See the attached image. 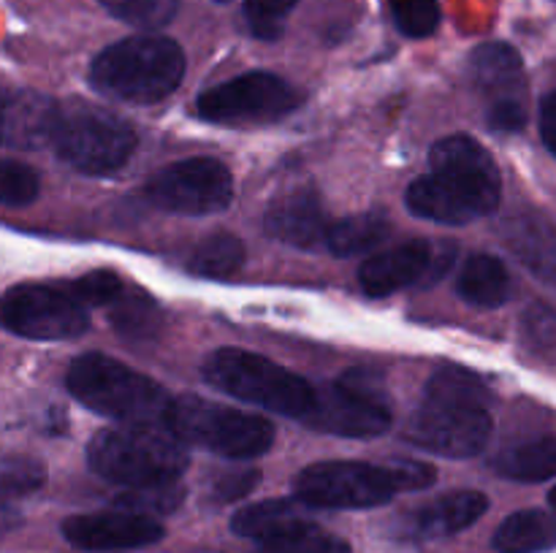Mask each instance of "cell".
Wrapping results in <instances>:
<instances>
[{
    "label": "cell",
    "mask_w": 556,
    "mask_h": 553,
    "mask_svg": "<svg viewBox=\"0 0 556 553\" xmlns=\"http://www.w3.org/2000/svg\"><path fill=\"white\" fill-rule=\"evenodd\" d=\"M521 334L532 347H556V309L548 304H532L521 318Z\"/></svg>",
    "instance_id": "cell-36"
},
{
    "label": "cell",
    "mask_w": 556,
    "mask_h": 553,
    "mask_svg": "<svg viewBox=\"0 0 556 553\" xmlns=\"http://www.w3.org/2000/svg\"><path fill=\"white\" fill-rule=\"evenodd\" d=\"M261 480V472L258 470H242V472H228L217 480L215 491L220 502H231V499L244 497V493L253 491Z\"/></svg>",
    "instance_id": "cell-38"
},
{
    "label": "cell",
    "mask_w": 556,
    "mask_h": 553,
    "mask_svg": "<svg viewBox=\"0 0 556 553\" xmlns=\"http://www.w3.org/2000/svg\"><path fill=\"white\" fill-rule=\"evenodd\" d=\"M500 553H541L556 545V518L543 510H519L494 531Z\"/></svg>",
    "instance_id": "cell-21"
},
{
    "label": "cell",
    "mask_w": 556,
    "mask_h": 553,
    "mask_svg": "<svg viewBox=\"0 0 556 553\" xmlns=\"http://www.w3.org/2000/svg\"><path fill=\"white\" fill-rule=\"evenodd\" d=\"M456 291H459V296L465 301L476 304V307L494 309L508 301L514 285H510L508 269H505V263L497 255L478 253L459 271Z\"/></svg>",
    "instance_id": "cell-20"
},
{
    "label": "cell",
    "mask_w": 556,
    "mask_h": 553,
    "mask_svg": "<svg viewBox=\"0 0 556 553\" xmlns=\"http://www.w3.org/2000/svg\"><path fill=\"white\" fill-rule=\"evenodd\" d=\"M244 244L233 233H212L190 255V271L201 276H231L242 269Z\"/></svg>",
    "instance_id": "cell-27"
},
{
    "label": "cell",
    "mask_w": 556,
    "mask_h": 553,
    "mask_svg": "<svg viewBox=\"0 0 556 553\" xmlns=\"http://www.w3.org/2000/svg\"><path fill=\"white\" fill-rule=\"evenodd\" d=\"M434 470L421 461H318L293 480V493L304 507L369 510L391 502L402 491H421L434 483Z\"/></svg>",
    "instance_id": "cell-2"
},
{
    "label": "cell",
    "mask_w": 556,
    "mask_h": 553,
    "mask_svg": "<svg viewBox=\"0 0 556 553\" xmlns=\"http://www.w3.org/2000/svg\"><path fill=\"white\" fill-rule=\"evenodd\" d=\"M407 439L413 445L448 459H470L486 448L492 437V417L481 407L443 404L427 401L413 412L407 423Z\"/></svg>",
    "instance_id": "cell-13"
},
{
    "label": "cell",
    "mask_w": 556,
    "mask_h": 553,
    "mask_svg": "<svg viewBox=\"0 0 556 553\" xmlns=\"http://www.w3.org/2000/svg\"><path fill=\"white\" fill-rule=\"evenodd\" d=\"M112 323L128 339H147V336H155V331L161 329V312H157V304L152 301L144 293H119L112 304Z\"/></svg>",
    "instance_id": "cell-28"
},
{
    "label": "cell",
    "mask_w": 556,
    "mask_h": 553,
    "mask_svg": "<svg viewBox=\"0 0 556 553\" xmlns=\"http://www.w3.org/2000/svg\"><path fill=\"white\" fill-rule=\"evenodd\" d=\"M302 507L304 504L299 499H266V502L248 504L231 518V531L239 537H248V540L264 542L302 520Z\"/></svg>",
    "instance_id": "cell-23"
},
{
    "label": "cell",
    "mask_w": 556,
    "mask_h": 553,
    "mask_svg": "<svg viewBox=\"0 0 556 553\" xmlns=\"http://www.w3.org/2000/svg\"><path fill=\"white\" fill-rule=\"evenodd\" d=\"M163 426L179 442L212 450L226 459H255L275 445V426L266 417L193 394L172 399Z\"/></svg>",
    "instance_id": "cell-8"
},
{
    "label": "cell",
    "mask_w": 556,
    "mask_h": 553,
    "mask_svg": "<svg viewBox=\"0 0 556 553\" xmlns=\"http://www.w3.org/2000/svg\"><path fill=\"white\" fill-rule=\"evenodd\" d=\"M87 464L98 477L125 488H152L177 483L190 459L163 423L103 428L87 445Z\"/></svg>",
    "instance_id": "cell-3"
},
{
    "label": "cell",
    "mask_w": 556,
    "mask_h": 553,
    "mask_svg": "<svg viewBox=\"0 0 556 553\" xmlns=\"http://www.w3.org/2000/svg\"><path fill=\"white\" fill-rule=\"evenodd\" d=\"M548 502H552V507L556 510V488H554V491H552V493H548Z\"/></svg>",
    "instance_id": "cell-42"
},
{
    "label": "cell",
    "mask_w": 556,
    "mask_h": 553,
    "mask_svg": "<svg viewBox=\"0 0 556 553\" xmlns=\"http://www.w3.org/2000/svg\"><path fill=\"white\" fill-rule=\"evenodd\" d=\"M510 249L541 280L556 285V228L541 215H521L508 222Z\"/></svg>",
    "instance_id": "cell-19"
},
{
    "label": "cell",
    "mask_w": 556,
    "mask_h": 553,
    "mask_svg": "<svg viewBox=\"0 0 556 553\" xmlns=\"http://www.w3.org/2000/svg\"><path fill=\"white\" fill-rule=\"evenodd\" d=\"M20 524H22V515L16 513L14 507H9V504H0V537L14 531Z\"/></svg>",
    "instance_id": "cell-40"
},
{
    "label": "cell",
    "mask_w": 556,
    "mask_h": 553,
    "mask_svg": "<svg viewBox=\"0 0 556 553\" xmlns=\"http://www.w3.org/2000/svg\"><path fill=\"white\" fill-rule=\"evenodd\" d=\"M161 520L134 510H106V513L71 515L63 520V537L79 551L119 553L152 545L163 540Z\"/></svg>",
    "instance_id": "cell-14"
},
{
    "label": "cell",
    "mask_w": 556,
    "mask_h": 553,
    "mask_svg": "<svg viewBox=\"0 0 556 553\" xmlns=\"http://www.w3.org/2000/svg\"><path fill=\"white\" fill-rule=\"evenodd\" d=\"M47 141L65 163L92 177L114 173L136 150L134 128L109 108L87 101L52 106Z\"/></svg>",
    "instance_id": "cell-6"
},
{
    "label": "cell",
    "mask_w": 556,
    "mask_h": 553,
    "mask_svg": "<svg viewBox=\"0 0 556 553\" xmlns=\"http://www.w3.org/2000/svg\"><path fill=\"white\" fill-rule=\"evenodd\" d=\"M389 231L391 222L383 211H362V215L345 217L326 228L324 242L340 258H353V255H364L386 242Z\"/></svg>",
    "instance_id": "cell-24"
},
{
    "label": "cell",
    "mask_w": 556,
    "mask_h": 553,
    "mask_svg": "<svg viewBox=\"0 0 556 553\" xmlns=\"http://www.w3.org/2000/svg\"><path fill=\"white\" fill-rule=\"evenodd\" d=\"M472 79L478 90L486 92L489 103L521 101L525 90V65L519 52L508 43H481L470 57Z\"/></svg>",
    "instance_id": "cell-18"
},
{
    "label": "cell",
    "mask_w": 556,
    "mask_h": 553,
    "mask_svg": "<svg viewBox=\"0 0 556 553\" xmlns=\"http://www.w3.org/2000/svg\"><path fill=\"white\" fill-rule=\"evenodd\" d=\"M299 0H248V22L258 38H277L282 33V20L291 14V9Z\"/></svg>",
    "instance_id": "cell-35"
},
{
    "label": "cell",
    "mask_w": 556,
    "mask_h": 553,
    "mask_svg": "<svg viewBox=\"0 0 556 553\" xmlns=\"http://www.w3.org/2000/svg\"><path fill=\"white\" fill-rule=\"evenodd\" d=\"M541 133L548 150L556 155V92H552L541 106Z\"/></svg>",
    "instance_id": "cell-39"
},
{
    "label": "cell",
    "mask_w": 556,
    "mask_h": 553,
    "mask_svg": "<svg viewBox=\"0 0 556 553\" xmlns=\"http://www.w3.org/2000/svg\"><path fill=\"white\" fill-rule=\"evenodd\" d=\"M304 423L337 437L369 439L389 432L391 401L372 374L351 369L320 394L315 390V404Z\"/></svg>",
    "instance_id": "cell-9"
},
{
    "label": "cell",
    "mask_w": 556,
    "mask_h": 553,
    "mask_svg": "<svg viewBox=\"0 0 556 553\" xmlns=\"http://www.w3.org/2000/svg\"><path fill=\"white\" fill-rule=\"evenodd\" d=\"M3 123H5V108L0 106V141H3Z\"/></svg>",
    "instance_id": "cell-41"
},
{
    "label": "cell",
    "mask_w": 556,
    "mask_h": 553,
    "mask_svg": "<svg viewBox=\"0 0 556 553\" xmlns=\"http://www.w3.org/2000/svg\"><path fill=\"white\" fill-rule=\"evenodd\" d=\"M65 385L76 401L125 426L163 423L172 404V396L161 388V383L103 352H85L74 358L65 374Z\"/></svg>",
    "instance_id": "cell-5"
},
{
    "label": "cell",
    "mask_w": 556,
    "mask_h": 553,
    "mask_svg": "<svg viewBox=\"0 0 556 553\" xmlns=\"http://www.w3.org/2000/svg\"><path fill=\"white\" fill-rule=\"evenodd\" d=\"M41 190V179L27 163L0 160V204L20 209L33 204Z\"/></svg>",
    "instance_id": "cell-31"
},
{
    "label": "cell",
    "mask_w": 556,
    "mask_h": 553,
    "mask_svg": "<svg viewBox=\"0 0 556 553\" xmlns=\"http://www.w3.org/2000/svg\"><path fill=\"white\" fill-rule=\"evenodd\" d=\"M47 480L43 464L27 455H3L0 459V499L25 497Z\"/></svg>",
    "instance_id": "cell-30"
},
{
    "label": "cell",
    "mask_w": 556,
    "mask_h": 553,
    "mask_svg": "<svg viewBox=\"0 0 556 553\" xmlns=\"http://www.w3.org/2000/svg\"><path fill=\"white\" fill-rule=\"evenodd\" d=\"M434 260V249L429 242H407L394 249L372 255L358 269V285L367 296L383 298L402 287L413 285L429 271Z\"/></svg>",
    "instance_id": "cell-17"
},
{
    "label": "cell",
    "mask_w": 556,
    "mask_h": 553,
    "mask_svg": "<svg viewBox=\"0 0 556 553\" xmlns=\"http://www.w3.org/2000/svg\"><path fill=\"white\" fill-rule=\"evenodd\" d=\"M503 179L494 157L472 136L454 133L429 152V173L407 188L413 215L440 226H465L500 206Z\"/></svg>",
    "instance_id": "cell-1"
},
{
    "label": "cell",
    "mask_w": 556,
    "mask_h": 553,
    "mask_svg": "<svg viewBox=\"0 0 556 553\" xmlns=\"http://www.w3.org/2000/svg\"><path fill=\"white\" fill-rule=\"evenodd\" d=\"M204 380L233 399L296 421H304L315 404V388L307 380L258 352L237 347L212 352L204 363Z\"/></svg>",
    "instance_id": "cell-7"
},
{
    "label": "cell",
    "mask_w": 556,
    "mask_h": 553,
    "mask_svg": "<svg viewBox=\"0 0 556 553\" xmlns=\"http://www.w3.org/2000/svg\"><path fill=\"white\" fill-rule=\"evenodd\" d=\"M0 325L25 339L60 342L85 334L90 320L65 287L22 282L0 296Z\"/></svg>",
    "instance_id": "cell-11"
},
{
    "label": "cell",
    "mask_w": 556,
    "mask_h": 553,
    "mask_svg": "<svg viewBox=\"0 0 556 553\" xmlns=\"http://www.w3.org/2000/svg\"><path fill=\"white\" fill-rule=\"evenodd\" d=\"M258 553H351V545L309 518H302L280 535L258 542Z\"/></svg>",
    "instance_id": "cell-26"
},
{
    "label": "cell",
    "mask_w": 556,
    "mask_h": 553,
    "mask_svg": "<svg viewBox=\"0 0 556 553\" xmlns=\"http://www.w3.org/2000/svg\"><path fill=\"white\" fill-rule=\"evenodd\" d=\"M185 52L166 36H130L103 49L90 65V85L114 101L152 106L179 87Z\"/></svg>",
    "instance_id": "cell-4"
},
{
    "label": "cell",
    "mask_w": 556,
    "mask_h": 553,
    "mask_svg": "<svg viewBox=\"0 0 556 553\" xmlns=\"http://www.w3.org/2000/svg\"><path fill=\"white\" fill-rule=\"evenodd\" d=\"M391 16L407 38H427L440 25L438 0H391Z\"/></svg>",
    "instance_id": "cell-33"
},
{
    "label": "cell",
    "mask_w": 556,
    "mask_h": 553,
    "mask_svg": "<svg viewBox=\"0 0 556 553\" xmlns=\"http://www.w3.org/2000/svg\"><path fill=\"white\" fill-rule=\"evenodd\" d=\"M103 9L136 27H163L177 14L179 0H101Z\"/></svg>",
    "instance_id": "cell-29"
},
{
    "label": "cell",
    "mask_w": 556,
    "mask_h": 553,
    "mask_svg": "<svg viewBox=\"0 0 556 553\" xmlns=\"http://www.w3.org/2000/svg\"><path fill=\"white\" fill-rule=\"evenodd\" d=\"M489 510V499L481 491H454L434 502L410 510L396 524L402 540H440L465 531Z\"/></svg>",
    "instance_id": "cell-15"
},
{
    "label": "cell",
    "mask_w": 556,
    "mask_h": 553,
    "mask_svg": "<svg viewBox=\"0 0 556 553\" xmlns=\"http://www.w3.org/2000/svg\"><path fill=\"white\" fill-rule=\"evenodd\" d=\"M489 125L494 130H503V133H516L527 125V108L525 101H497V103H489Z\"/></svg>",
    "instance_id": "cell-37"
},
{
    "label": "cell",
    "mask_w": 556,
    "mask_h": 553,
    "mask_svg": "<svg viewBox=\"0 0 556 553\" xmlns=\"http://www.w3.org/2000/svg\"><path fill=\"white\" fill-rule=\"evenodd\" d=\"M299 106H302V95L282 76L269 74V70H250L237 79L223 81L201 92L195 103L201 117L215 125L275 123L296 112Z\"/></svg>",
    "instance_id": "cell-10"
},
{
    "label": "cell",
    "mask_w": 556,
    "mask_h": 553,
    "mask_svg": "<svg viewBox=\"0 0 556 553\" xmlns=\"http://www.w3.org/2000/svg\"><path fill=\"white\" fill-rule=\"evenodd\" d=\"M144 195L157 209L174 215H217L233 201V179L215 157H190L157 171L144 184Z\"/></svg>",
    "instance_id": "cell-12"
},
{
    "label": "cell",
    "mask_w": 556,
    "mask_h": 553,
    "mask_svg": "<svg viewBox=\"0 0 556 553\" xmlns=\"http://www.w3.org/2000/svg\"><path fill=\"white\" fill-rule=\"evenodd\" d=\"M264 228L271 239L288 247L313 249L326 239V211L318 193L309 188H293L275 198L266 209Z\"/></svg>",
    "instance_id": "cell-16"
},
{
    "label": "cell",
    "mask_w": 556,
    "mask_h": 553,
    "mask_svg": "<svg viewBox=\"0 0 556 553\" xmlns=\"http://www.w3.org/2000/svg\"><path fill=\"white\" fill-rule=\"evenodd\" d=\"M494 472L508 480L541 483L556 475V437H538L514 445L492 461Z\"/></svg>",
    "instance_id": "cell-22"
},
{
    "label": "cell",
    "mask_w": 556,
    "mask_h": 553,
    "mask_svg": "<svg viewBox=\"0 0 556 553\" xmlns=\"http://www.w3.org/2000/svg\"><path fill=\"white\" fill-rule=\"evenodd\" d=\"M182 502V491L177 488V483H168V486H152V488H125L123 497H117V504L125 510H134V513H168L177 504Z\"/></svg>",
    "instance_id": "cell-34"
},
{
    "label": "cell",
    "mask_w": 556,
    "mask_h": 553,
    "mask_svg": "<svg viewBox=\"0 0 556 553\" xmlns=\"http://www.w3.org/2000/svg\"><path fill=\"white\" fill-rule=\"evenodd\" d=\"M217 3H228V0H217Z\"/></svg>",
    "instance_id": "cell-43"
},
{
    "label": "cell",
    "mask_w": 556,
    "mask_h": 553,
    "mask_svg": "<svg viewBox=\"0 0 556 553\" xmlns=\"http://www.w3.org/2000/svg\"><path fill=\"white\" fill-rule=\"evenodd\" d=\"M424 399L443 401V404L481 407V410H486L489 401H492V390L483 383L481 374H476L472 369L459 366V363H448V366H440L438 372L429 377L427 388H424Z\"/></svg>",
    "instance_id": "cell-25"
},
{
    "label": "cell",
    "mask_w": 556,
    "mask_h": 553,
    "mask_svg": "<svg viewBox=\"0 0 556 553\" xmlns=\"http://www.w3.org/2000/svg\"><path fill=\"white\" fill-rule=\"evenodd\" d=\"M123 280L114 271L98 269L71 280L65 285V293L81 307H103V304H112L123 293Z\"/></svg>",
    "instance_id": "cell-32"
}]
</instances>
